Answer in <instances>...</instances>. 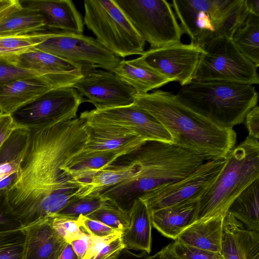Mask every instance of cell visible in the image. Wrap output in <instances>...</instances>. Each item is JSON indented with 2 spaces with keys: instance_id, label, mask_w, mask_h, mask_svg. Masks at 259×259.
Segmentation results:
<instances>
[{
  "instance_id": "obj_18",
  "label": "cell",
  "mask_w": 259,
  "mask_h": 259,
  "mask_svg": "<svg viewBox=\"0 0 259 259\" xmlns=\"http://www.w3.org/2000/svg\"><path fill=\"white\" fill-rule=\"evenodd\" d=\"M20 2L23 7L37 10L42 14L47 30L82 34L83 21L72 1L24 0Z\"/></svg>"
},
{
  "instance_id": "obj_41",
  "label": "cell",
  "mask_w": 259,
  "mask_h": 259,
  "mask_svg": "<svg viewBox=\"0 0 259 259\" xmlns=\"http://www.w3.org/2000/svg\"><path fill=\"white\" fill-rule=\"evenodd\" d=\"M33 76H42L46 78L39 71L0 61V85L16 79Z\"/></svg>"
},
{
  "instance_id": "obj_10",
  "label": "cell",
  "mask_w": 259,
  "mask_h": 259,
  "mask_svg": "<svg viewBox=\"0 0 259 259\" xmlns=\"http://www.w3.org/2000/svg\"><path fill=\"white\" fill-rule=\"evenodd\" d=\"M85 101L72 87L53 89L11 115L15 127L42 128L76 118L79 107Z\"/></svg>"
},
{
  "instance_id": "obj_20",
  "label": "cell",
  "mask_w": 259,
  "mask_h": 259,
  "mask_svg": "<svg viewBox=\"0 0 259 259\" xmlns=\"http://www.w3.org/2000/svg\"><path fill=\"white\" fill-rule=\"evenodd\" d=\"M24 259H58L67 242L54 231L49 219L24 227Z\"/></svg>"
},
{
  "instance_id": "obj_47",
  "label": "cell",
  "mask_w": 259,
  "mask_h": 259,
  "mask_svg": "<svg viewBox=\"0 0 259 259\" xmlns=\"http://www.w3.org/2000/svg\"><path fill=\"white\" fill-rule=\"evenodd\" d=\"M70 244L79 259H82L85 254L89 247V235H87L82 238L73 240Z\"/></svg>"
},
{
  "instance_id": "obj_46",
  "label": "cell",
  "mask_w": 259,
  "mask_h": 259,
  "mask_svg": "<svg viewBox=\"0 0 259 259\" xmlns=\"http://www.w3.org/2000/svg\"><path fill=\"white\" fill-rule=\"evenodd\" d=\"M159 256L158 252L154 255H149L143 251L140 253L136 254L124 248L115 259H159Z\"/></svg>"
},
{
  "instance_id": "obj_9",
  "label": "cell",
  "mask_w": 259,
  "mask_h": 259,
  "mask_svg": "<svg viewBox=\"0 0 259 259\" xmlns=\"http://www.w3.org/2000/svg\"><path fill=\"white\" fill-rule=\"evenodd\" d=\"M193 81L259 83L257 67L237 49L231 38L217 37L202 47Z\"/></svg>"
},
{
  "instance_id": "obj_7",
  "label": "cell",
  "mask_w": 259,
  "mask_h": 259,
  "mask_svg": "<svg viewBox=\"0 0 259 259\" xmlns=\"http://www.w3.org/2000/svg\"><path fill=\"white\" fill-rule=\"evenodd\" d=\"M236 0H172L171 6L183 33L202 48L222 36L232 38L235 32L231 15Z\"/></svg>"
},
{
  "instance_id": "obj_19",
  "label": "cell",
  "mask_w": 259,
  "mask_h": 259,
  "mask_svg": "<svg viewBox=\"0 0 259 259\" xmlns=\"http://www.w3.org/2000/svg\"><path fill=\"white\" fill-rule=\"evenodd\" d=\"M54 89L42 76L22 78L0 85V112L11 114Z\"/></svg>"
},
{
  "instance_id": "obj_42",
  "label": "cell",
  "mask_w": 259,
  "mask_h": 259,
  "mask_svg": "<svg viewBox=\"0 0 259 259\" xmlns=\"http://www.w3.org/2000/svg\"><path fill=\"white\" fill-rule=\"evenodd\" d=\"M176 253L184 259H223L220 252L209 251L187 245L178 239L172 243Z\"/></svg>"
},
{
  "instance_id": "obj_17",
  "label": "cell",
  "mask_w": 259,
  "mask_h": 259,
  "mask_svg": "<svg viewBox=\"0 0 259 259\" xmlns=\"http://www.w3.org/2000/svg\"><path fill=\"white\" fill-rule=\"evenodd\" d=\"M85 128L88 139L83 152H113L123 156L146 142L136 133L118 126L85 122Z\"/></svg>"
},
{
  "instance_id": "obj_40",
  "label": "cell",
  "mask_w": 259,
  "mask_h": 259,
  "mask_svg": "<svg viewBox=\"0 0 259 259\" xmlns=\"http://www.w3.org/2000/svg\"><path fill=\"white\" fill-rule=\"evenodd\" d=\"M23 228L8 202L7 192L0 191V232Z\"/></svg>"
},
{
  "instance_id": "obj_27",
  "label": "cell",
  "mask_w": 259,
  "mask_h": 259,
  "mask_svg": "<svg viewBox=\"0 0 259 259\" xmlns=\"http://www.w3.org/2000/svg\"><path fill=\"white\" fill-rule=\"evenodd\" d=\"M30 130L15 127L0 148V181L19 170L28 145Z\"/></svg>"
},
{
  "instance_id": "obj_32",
  "label": "cell",
  "mask_w": 259,
  "mask_h": 259,
  "mask_svg": "<svg viewBox=\"0 0 259 259\" xmlns=\"http://www.w3.org/2000/svg\"><path fill=\"white\" fill-rule=\"evenodd\" d=\"M105 198V201L100 208L84 217L99 221L115 230L122 232L129 227V212L122 209L112 200Z\"/></svg>"
},
{
  "instance_id": "obj_1",
  "label": "cell",
  "mask_w": 259,
  "mask_h": 259,
  "mask_svg": "<svg viewBox=\"0 0 259 259\" xmlns=\"http://www.w3.org/2000/svg\"><path fill=\"white\" fill-rule=\"evenodd\" d=\"M85 124L79 117L30 130L19 179L7 192L23 227L57 214L80 190L62 167L85 146Z\"/></svg>"
},
{
  "instance_id": "obj_4",
  "label": "cell",
  "mask_w": 259,
  "mask_h": 259,
  "mask_svg": "<svg viewBox=\"0 0 259 259\" xmlns=\"http://www.w3.org/2000/svg\"><path fill=\"white\" fill-rule=\"evenodd\" d=\"M258 179V140L248 136L229 153L217 178L200 195L192 223L225 218L235 199Z\"/></svg>"
},
{
  "instance_id": "obj_3",
  "label": "cell",
  "mask_w": 259,
  "mask_h": 259,
  "mask_svg": "<svg viewBox=\"0 0 259 259\" xmlns=\"http://www.w3.org/2000/svg\"><path fill=\"white\" fill-rule=\"evenodd\" d=\"M117 160L132 162L137 171L131 178L99 193L129 212L136 200L161 185L179 180L206 161L174 144L146 141Z\"/></svg>"
},
{
  "instance_id": "obj_48",
  "label": "cell",
  "mask_w": 259,
  "mask_h": 259,
  "mask_svg": "<svg viewBox=\"0 0 259 259\" xmlns=\"http://www.w3.org/2000/svg\"><path fill=\"white\" fill-rule=\"evenodd\" d=\"M159 259H184L175 251L172 243H169L159 252Z\"/></svg>"
},
{
  "instance_id": "obj_16",
  "label": "cell",
  "mask_w": 259,
  "mask_h": 259,
  "mask_svg": "<svg viewBox=\"0 0 259 259\" xmlns=\"http://www.w3.org/2000/svg\"><path fill=\"white\" fill-rule=\"evenodd\" d=\"M16 64L41 72L54 89L72 87L82 76V65L36 48L21 55Z\"/></svg>"
},
{
  "instance_id": "obj_36",
  "label": "cell",
  "mask_w": 259,
  "mask_h": 259,
  "mask_svg": "<svg viewBox=\"0 0 259 259\" xmlns=\"http://www.w3.org/2000/svg\"><path fill=\"white\" fill-rule=\"evenodd\" d=\"M89 237V247L82 259H115L124 248L120 236L108 239Z\"/></svg>"
},
{
  "instance_id": "obj_6",
  "label": "cell",
  "mask_w": 259,
  "mask_h": 259,
  "mask_svg": "<svg viewBox=\"0 0 259 259\" xmlns=\"http://www.w3.org/2000/svg\"><path fill=\"white\" fill-rule=\"evenodd\" d=\"M83 24L115 55L124 58L144 52L145 41L114 0L84 1Z\"/></svg>"
},
{
  "instance_id": "obj_26",
  "label": "cell",
  "mask_w": 259,
  "mask_h": 259,
  "mask_svg": "<svg viewBox=\"0 0 259 259\" xmlns=\"http://www.w3.org/2000/svg\"><path fill=\"white\" fill-rule=\"evenodd\" d=\"M121 156L122 154L113 152L81 151L70 159L62 168L75 182H85Z\"/></svg>"
},
{
  "instance_id": "obj_50",
  "label": "cell",
  "mask_w": 259,
  "mask_h": 259,
  "mask_svg": "<svg viewBox=\"0 0 259 259\" xmlns=\"http://www.w3.org/2000/svg\"><path fill=\"white\" fill-rule=\"evenodd\" d=\"M250 14L259 16V0H245Z\"/></svg>"
},
{
  "instance_id": "obj_11",
  "label": "cell",
  "mask_w": 259,
  "mask_h": 259,
  "mask_svg": "<svg viewBox=\"0 0 259 259\" xmlns=\"http://www.w3.org/2000/svg\"><path fill=\"white\" fill-rule=\"evenodd\" d=\"M225 159L205 161L185 177L161 185L141 196L150 213L163 208L197 203L202 192L217 178Z\"/></svg>"
},
{
  "instance_id": "obj_2",
  "label": "cell",
  "mask_w": 259,
  "mask_h": 259,
  "mask_svg": "<svg viewBox=\"0 0 259 259\" xmlns=\"http://www.w3.org/2000/svg\"><path fill=\"white\" fill-rule=\"evenodd\" d=\"M134 104L156 118L168 132L173 144L207 161L225 159L235 147L233 128L223 126L179 101L171 92L157 90L137 94Z\"/></svg>"
},
{
  "instance_id": "obj_38",
  "label": "cell",
  "mask_w": 259,
  "mask_h": 259,
  "mask_svg": "<svg viewBox=\"0 0 259 259\" xmlns=\"http://www.w3.org/2000/svg\"><path fill=\"white\" fill-rule=\"evenodd\" d=\"M237 231L243 259H259V232L245 228L239 221Z\"/></svg>"
},
{
  "instance_id": "obj_29",
  "label": "cell",
  "mask_w": 259,
  "mask_h": 259,
  "mask_svg": "<svg viewBox=\"0 0 259 259\" xmlns=\"http://www.w3.org/2000/svg\"><path fill=\"white\" fill-rule=\"evenodd\" d=\"M228 212L243 224L247 229L259 232V179L235 199Z\"/></svg>"
},
{
  "instance_id": "obj_49",
  "label": "cell",
  "mask_w": 259,
  "mask_h": 259,
  "mask_svg": "<svg viewBox=\"0 0 259 259\" xmlns=\"http://www.w3.org/2000/svg\"><path fill=\"white\" fill-rule=\"evenodd\" d=\"M58 259H79V258L73 250L71 244L67 243Z\"/></svg>"
},
{
  "instance_id": "obj_22",
  "label": "cell",
  "mask_w": 259,
  "mask_h": 259,
  "mask_svg": "<svg viewBox=\"0 0 259 259\" xmlns=\"http://www.w3.org/2000/svg\"><path fill=\"white\" fill-rule=\"evenodd\" d=\"M132 86L137 94H146L172 82L148 66L139 58L122 60L113 72Z\"/></svg>"
},
{
  "instance_id": "obj_13",
  "label": "cell",
  "mask_w": 259,
  "mask_h": 259,
  "mask_svg": "<svg viewBox=\"0 0 259 259\" xmlns=\"http://www.w3.org/2000/svg\"><path fill=\"white\" fill-rule=\"evenodd\" d=\"M82 66V76L73 85L85 101L94 105L96 110H104L133 104L135 89L114 72Z\"/></svg>"
},
{
  "instance_id": "obj_14",
  "label": "cell",
  "mask_w": 259,
  "mask_h": 259,
  "mask_svg": "<svg viewBox=\"0 0 259 259\" xmlns=\"http://www.w3.org/2000/svg\"><path fill=\"white\" fill-rule=\"evenodd\" d=\"M80 117L91 123L110 125L131 131L146 141L173 144L168 132L153 116L134 104L104 110L85 111Z\"/></svg>"
},
{
  "instance_id": "obj_34",
  "label": "cell",
  "mask_w": 259,
  "mask_h": 259,
  "mask_svg": "<svg viewBox=\"0 0 259 259\" xmlns=\"http://www.w3.org/2000/svg\"><path fill=\"white\" fill-rule=\"evenodd\" d=\"M26 238L24 228L0 232V259H24Z\"/></svg>"
},
{
  "instance_id": "obj_31",
  "label": "cell",
  "mask_w": 259,
  "mask_h": 259,
  "mask_svg": "<svg viewBox=\"0 0 259 259\" xmlns=\"http://www.w3.org/2000/svg\"><path fill=\"white\" fill-rule=\"evenodd\" d=\"M232 40L239 51L259 66V16L249 14L246 21L234 33Z\"/></svg>"
},
{
  "instance_id": "obj_12",
  "label": "cell",
  "mask_w": 259,
  "mask_h": 259,
  "mask_svg": "<svg viewBox=\"0 0 259 259\" xmlns=\"http://www.w3.org/2000/svg\"><path fill=\"white\" fill-rule=\"evenodd\" d=\"M36 48L82 66L100 68L113 72L122 60L96 38L83 34L63 33L48 38Z\"/></svg>"
},
{
  "instance_id": "obj_39",
  "label": "cell",
  "mask_w": 259,
  "mask_h": 259,
  "mask_svg": "<svg viewBox=\"0 0 259 259\" xmlns=\"http://www.w3.org/2000/svg\"><path fill=\"white\" fill-rule=\"evenodd\" d=\"M82 231L87 235L99 239H112L120 236L121 232L96 220L83 215L78 218Z\"/></svg>"
},
{
  "instance_id": "obj_45",
  "label": "cell",
  "mask_w": 259,
  "mask_h": 259,
  "mask_svg": "<svg viewBox=\"0 0 259 259\" xmlns=\"http://www.w3.org/2000/svg\"><path fill=\"white\" fill-rule=\"evenodd\" d=\"M22 7L18 0H0V21Z\"/></svg>"
},
{
  "instance_id": "obj_44",
  "label": "cell",
  "mask_w": 259,
  "mask_h": 259,
  "mask_svg": "<svg viewBox=\"0 0 259 259\" xmlns=\"http://www.w3.org/2000/svg\"><path fill=\"white\" fill-rule=\"evenodd\" d=\"M15 128L11 114L0 112V148Z\"/></svg>"
},
{
  "instance_id": "obj_30",
  "label": "cell",
  "mask_w": 259,
  "mask_h": 259,
  "mask_svg": "<svg viewBox=\"0 0 259 259\" xmlns=\"http://www.w3.org/2000/svg\"><path fill=\"white\" fill-rule=\"evenodd\" d=\"M46 26V19L41 13L37 10L22 7L0 21V36L48 30Z\"/></svg>"
},
{
  "instance_id": "obj_35",
  "label": "cell",
  "mask_w": 259,
  "mask_h": 259,
  "mask_svg": "<svg viewBox=\"0 0 259 259\" xmlns=\"http://www.w3.org/2000/svg\"><path fill=\"white\" fill-rule=\"evenodd\" d=\"M238 221L229 212L224 219L221 250L223 259H243L237 235Z\"/></svg>"
},
{
  "instance_id": "obj_5",
  "label": "cell",
  "mask_w": 259,
  "mask_h": 259,
  "mask_svg": "<svg viewBox=\"0 0 259 259\" xmlns=\"http://www.w3.org/2000/svg\"><path fill=\"white\" fill-rule=\"evenodd\" d=\"M175 96L194 111L230 128L244 121L258 99L253 85L221 80L192 81Z\"/></svg>"
},
{
  "instance_id": "obj_24",
  "label": "cell",
  "mask_w": 259,
  "mask_h": 259,
  "mask_svg": "<svg viewBox=\"0 0 259 259\" xmlns=\"http://www.w3.org/2000/svg\"><path fill=\"white\" fill-rule=\"evenodd\" d=\"M224 219L193 223L177 239L196 248L221 253Z\"/></svg>"
},
{
  "instance_id": "obj_25",
  "label": "cell",
  "mask_w": 259,
  "mask_h": 259,
  "mask_svg": "<svg viewBox=\"0 0 259 259\" xmlns=\"http://www.w3.org/2000/svg\"><path fill=\"white\" fill-rule=\"evenodd\" d=\"M137 171V166L134 163L116 160L87 181L76 182L80 187L76 196L83 197L98 193L131 178Z\"/></svg>"
},
{
  "instance_id": "obj_8",
  "label": "cell",
  "mask_w": 259,
  "mask_h": 259,
  "mask_svg": "<svg viewBox=\"0 0 259 259\" xmlns=\"http://www.w3.org/2000/svg\"><path fill=\"white\" fill-rule=\"evenodd\" d=\"M114 1L150 49L181 42L182 29L167 1Z\"/></svg>"
},
{
  "instance_id": "obj_15",
  "label": "cell",
  "mask_w": 259,
  "mask_h": 259,
  "mask_svg": "<svg viewBox=\"0 0 259 259\" xmlns=\"http://www.w3.org/2000/svg\"><path fill=\"white\" fill-rule=\"evenodd\" d=\"M201 48L180 42L144 51L139 59L145 64L183 87L193 80Z\"/></svg>"
},
{
  "instance_id": "obj_21",
  "label": "cell",
  "mask_w": 259,
  "mask_h": 259,
  "mask_svg": "<svg viewBox=\"0 0 259 259\" xmlns=\"http://www.w3.org/2000/svg\"><path fill=\"white\" fill-rule=\"evenodd\" d=\"M129 227L121 232L120 238L127 249L142 250L150 253L152 244L151 214L140 199L135 201L129 211Z\"/></svg>"
},
{
  "instance_id": "obj_33",
  "label": "cell",
  "mask_w": 259,
  "mask_h": 259,
  "mask_svg": "<svg viewBox=\"0 0 259 259\" xmlns=\"http://www.w3.org/2000/svg\"><path fill=\"white\" fill-rule=\"evenodd\" d=\"M105 200L99 193L83 197L75 196L57 214L77 219L80 215L87 216L98 209Z\"/></svg>"
},
{
  "instance_id": "obj_37",
  "label": "cell",
  "mask_w": 259,
  "mask_h": 259,
  "mask_svg": "<svg viewBox=\"0 0 259 259\" xmlns=\"http://www.w3.org/2000/svg\"><path fill=\"white\" fill-rule=\"evenodd\" d=\"M56 233L67 243L86 236L81 228L78 219L56 214L49 219Z\"/></svg>"
},
{
  "instance_id": "obj_28",
  "label": "cell",
  "mask_w": 259,
  "mask_h": 259,
  "mask_svg": "<svg viewBox=\"0 0 259 259\" xmlns=\"http://www.w3.org/2000/svg\"><path fill=\"white\" fill-rule=\"evenodd\" d=\"M63 33L65 32L46 30L25 34L0 36V61L16 64L21 55L34 50L48 38Z\"/></svg>"
},
{
  "instance_id": "obj_43",
  "label": "cell",
  "mask_w": 259,
  "mask_h": 259,
  "mask_svg": "<svg viewBox=\"0 0 259 259\" xmlns=\"http://www.w3.org/2000/svg\"><path fill=\"white\" fill-rule=\"evenodd\" d=\"M244 120L248 132V136L259 139V107L257 105L246 115Z\"/></svg>"
},
{
  "instance_id": "obj_23",
  "label": "cell",
  "mask_w": 259,
  "mask_h": 259,
  "mask_svg": "<svg viewBox=\"0 0 259 259\" xmlns=\"http://www.w3.org/2000/svg\"><path fill=\"white\" fill-rule=\"evenodd\" d=\"M196 203L161 208L150 213L152 226L164 236L173 239L193 221Z\"/></svg>"
}]
</instances>
